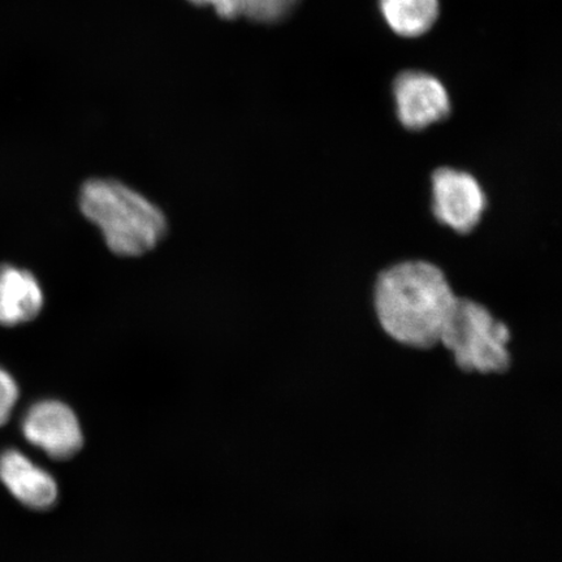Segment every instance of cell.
<instances>
[{
    "mask_svg": "<svg viewBox=\"0 0 562 562\" xmlns=\"http://www.w3.org/2000/svg\"><path fill=\"white\" fill-rule=\"evenodd\" d=\"M196 5L211 4L223 19H236L241 15L243 0H191Z\"/></svg>",
    "mask_w": 562,
    "mask_h": 562,
    "instance_id": "12",
    "label": "cell"
},
{
    "mask_svg": "<svg viewBox=\"0 0 562 562\" xmlns=\"http://www.w3.org/2000/svg\"><path fill=\"white\" fill-rule=\"evenodd\" d=\"M19 385L4 369L0 368V427L4 426L19 402Z\"/></svg>",
    "mask_w": 562,
    "mask_h": 562,
    "instance_id": "11",
    "label": "cell"
},
{
    "mask_svg": "<svg viewBox=\"0 0 562 562\" xmlns=\"http://www.w3.org/2000/svg\"><path fill=\"white\" fill-rule=\"evenodd\" d=\"M379 5L391 30L407 38L430 31L439 16V0H379Z\"/></svg>",
    "mask_w": 562,
    "mask_h": 562,
    "instance_id": "9",
    "label": "cell"
},
{
    "mask_svg": "<svg viewBox=\"0 0 562 562\" xmlns=\"http://www.w3.org/2000/svg\"><path fill=\"white\" fill-rule=\"evenodd\" d=\"M510 329L480 302L457 297L440 341L462 371L502 374L510 368Z\"/></svg>",
    "mask_w": 562,
    "mask_h": 562,
    "instance_id": "3",
    "label": "cell"
},
{
    "mask_svg": "<svg viewBox=\"0 0 562 562\" xmlns=\"http://www.w3.org/2000/svg\"><path fill=\"white\" fill-rule=\"evenodd\" d=\"M21 430L35 448L55 460H67L80 451L83 435L79 419L70 407L45 400L26 411Z\"/></svg>",
    "mask_w": 562,
    "mask_h": 562,
    "instance_id": "5",
    "label": "cell"
},
{
    "mask_svg": "<svg viewBox=\"0 0 562 562\" xmlns=\"http://www.w3.org/2000/svg\"><path fill=\"white\" fill-rule=\"evenodd\" d=\"M44 301V292L32 272L0 266V325L13 327L37 318Z\"/></svg>",
    "mask_w": 562,
    "mask_h": 562,
    "instance_id": "8",
    "label": "cell"
},
{
    "mask_svg": "<svg viewBox=\"0 0 562 562\" xmlns=\"http://www.w3.org/2000/svg\"><path fill=\"white\" fill-rule=\"evenodd\" d=\"M0 481L27 508L46 510L58 501L54 476L16 449L0 454Z\"/></svg>",
    "mask_w": 562,
    "mask_h": 562,
    "instance_id": "7",
    "label": "cell"
},
{
    "mask_svg": "<svg viewBox=\"0 0 562 562\" xmlns=\"http://www.w3.org/2000/svg\"><path fill=\"white\" fill-rule=\"evenodd\" d=\"M435 220L457 234L473 232L487 209V196L473 175L441 167L431 175Z\"/></svg>",
    "mask_w": 562,
    "mask_h": 562,
    "instance_id": "4",
    "label": "cell"
},
{
    "mask_svg": "<svg viewBox=\"0 0 562 562\" xmlns=\"http://www.w3.org/2000/svg\"><path fill=\"white\" fill-rule=\"evenodd\" d=\"M393 95L400 123L418 132L446 121L451 114V100L442 83L430 74L406 70L396 77Z\"/></svg>",
    "mask_w": 562,
    "mask_h": 562,
    "instance_id": "6",
    "label": "cell"
},
{
    "mask_svg": "<svg viewBox=\"0 0 562 562\" xmlns=\"http://www.w3.org/2000/svg\"><path fill=\"white\" fill-rule=\"evenodd\" d=\"M81 213L102 232L109 249L138 257L164 240L166 216L149 200L116 180L91 179L79 195Z\"/></svg>",
    "mask_w": 562,
    "mask_h": 562,
    "instance_id": "2",
    "label": "cell"
},
{
    "mask_svg": "<svg viewBox=\"0 0 562 562\" xmlns=\"http://www.w3.org/2000/svg\"><path fill=\"white\" fill-rule=\"evenodd\" d=\"M300 0H243L241 13L257 23L272 24L283 20Z\"/></svg>",
    "mask_w": 562,
    "mask_h": 562,
    "instance_id": "10",
    "label": "cell"
},
{
    "mask_svg": "<svg viewBox=\"0 0 562 562\" xmlns=\"http://www.w3.org/2000/svg\"><path fill=\"white\" fill-rule=\"evenodd\" d=\"M456 300L445 272L430 262L393 265L375 283V312L384 333L414 349L439 344Z\"/></svg>",
    "mask_w": 562,
    "mask_h": 562,
    "instance_id": "1",
    "label": "cell"
}]
</instances>
